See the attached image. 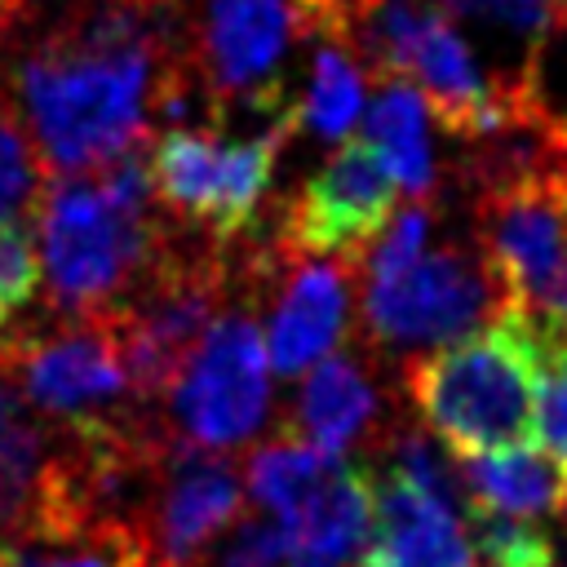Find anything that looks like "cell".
Masks as SVG:
<instances>
[{
  "mask_svg": "<svg viewBox=\"0 0 567 567\" xmlns=\"http://www.w3.org/2000/svg\"><path fill=\"white\" fill-rule=\"evenodd\" d=\"M279 292L266 328V354L279 377H301L341 341L350 319V266L328 257H297L284 248Z\"/></svg>",
  "mask_w": 567,
  "mask_h": 567,
  "instance_id": "11",
  "label": "cell"
},
{
  "mask_svg": "<svg viewBox=\"0 0 567 567\" xmlns=\"http://www.w3.org/2000/svg\"><path fill=\"white\" fill-rule=\"evenodd\" d=\"M536 332H540L536 443L567 465V319H536Z\"/></svg>",
  "mask_w": 567,
  "mask_h": 567,
  "instance_id": "21",
  "label": "cell"
},
{
  "mask_svg": "<svg viewBox=\"0 0 567 567\" xmlns=\"http://www.w3.org/2000/svg\"><path fill=\"white\" fill-rule=\"evenodd\" d=\"M505 288L478 248H425L412 266L363 275V332L381 350L447 346L505 315Z\"/></svg>",
  "mask_w": 567,
  "mask_h": 567,
  "instance_id": "5",
  "label": "cell"
},
{
  "mask_svg": "<svg viewBox=\"0 0 567 567\" xmlns=\"http://www.w3.org/2000/svg\"><path fill=\"white\" fill-rule=\"evenodd\" d=\"M474 518V549L487 567H554V536L532 527L527 518L501 514H470Z\"/></svg>",
  "mask_w": 567,
  "mask_h": 567,
  "instance_id": "24",
  "label": "cell"
},
{
  "mask_svg": "<svg viewBox=\"0 0 567 567\" xmlns=\"http://www.w3.org/2000/svg\"><path fill=\"white\" fill-rule=\"evenodd\" d=\"M0 567H4V558H0Z\"/></svg>",
  "mask_w": 567,
  "mask_h": 567,
  "instance_id": "26",
  "label": "cell"
},
{
  "mask_svg": "<svg viewBox=\"0 0 567 567\" xmlns=\"http://www.w3.org/2000/svg\"><path fill=\"white\" fill-rule=\"evenodd\" d=\"M315 35L306 0H204L190 35V80L217 102H252L284 111L275 71L292 40Z\"/></svg>",
  "mask_w": 567,
  "mask_h": 567,
  "instance_id": "7",
  "label": "cell"
},
{
  "mask_svg": "<svg viewBox=\"0 0 567 567\" xmlns=\"http://www.w3.org/2000/svg\"><path fill=\"white\" fill-rule=\"evenodd\" d=\"M40 217V270L58 315H111L168 244L151 164L137 151L93 173L49 177Z\"/></svg>",
  "mask_w": 567,
  "mask_h": 567,
  "instance_id": "1",
  "label": "cell"
},
{
  "mask_svg": "<svg viewBox=\"0 0 567 567\" xmlns=\"http://www.w3.org/2000/svg\"><path fill=\"white\" fill-rule=\"evenodd\" d=\"M40 244L27 217L0 221V332L31 306L40 288Z\"/></svg>",
  "mask_w": 567,
  "mask_h": 567,
  "instance_id": "23",
  "label": "cell"
},
{
  "mask_svg": "<svg viewBox=\"0 0 567 567\" xmlns=\"http://www.w3.org/2000/svg\"><path fill=\"white\" fill-rule=\"evenodd\" d=\"M301 111H284L248 137H221L217 128H164L146 155L155 199L182 217L186 226L204 230L217 244L244 235L261 208L270 186L275 159L292 137Z\"/></svg>",
  "mask_w": 567,
  "mask_h": 567,
  "instance_id": "4",
  "label": "cell"
},
{
  "mask_svg": "<svg viewBox=\"0 0 567 567\" xmlns=\"http://www.w3.org/2000/svg\"><path fill=\"white\" fill-rule=\"evenodd\" d=\"M244 478L235 465L208 447L173 439L164 452L142 536L159 567H195V558L239 518Z\"/></svg>",
  "mask_w": 567,
  "mask_h": 567,
  "instance_id": "9",
  "label": "cell"
},
{
  "mask_svg": "<svg viewBox=\"0 0 567 567\" xmlns=\"http://www.w3.org/2000/svg\"><path fill=\"white\" fill-rule=\"evenodd\" d=\"M363 142L385 164L399 190H408L412 199L434 195L439 168H434V146H430V111H425V97L408 80H381V93L368 106Z\"/></svg>",
  "mask_w": 567,
  "mask_h": 567,
  "instance_id": "15",
  "label": "cell"
},
{
  "mask_svg": "<svg viewBox=\"0 0 567 567\" xmlns=\"http://www.w3.org/2000/svg\"><path fill=\"white\" fill-rule=\"evenodd\" d=\"M195 567H288L284 523L270 514H239L199 558Z\"/></svg>",
  "mask_w": 567,
  "mask_h": 567,
  "instance_id": "22",
  "label": "cell"
},
{
  "mask_svg": "<svg viewBox=\"0 0 567 567\" xmlns=\"http://www.w3.org/2000/svg\"><path fill=\"white\" fill-rule=\"evenodd\" d=\"M22 4H27V0H0V44H4V35L13 31V22H18Z\"/></svg>",
  "mask_w": 567,
  "mask_h": 567,
  "instance_id": "25",
  "label": "cell"
},
{
  "mask_svg": "<svg viewBox=\"0 0 567 567\" xmlns=\"http://www.w3.org/2000/svg\"><path fill=\"white\" fill-rule=\"evenodd\" d=\"M49 168L31 142L22 111L0 93V221L31 217L44 199Z\"/></svg>",
  "mask_w": 567,
  "mask_h": 567,
  "instance_id": "20",
  "label": "cell"
},
{
  "mask_svg": "<svg viewBox=\"0 0 567 567\" xmlns=\"http://www.w3.org/2000/svg\"><path fill=\"white\" fill-rule=\"evenodd\" d=\"M354 567H478V558L456 505L390 465L377 478L372 532Z\"/></svg>",
  "mask_w": 567,
  "mask_h": 567,
  "instance_id": "10",
  "label": "cell"
},
{
  "mask_svg": "<svg viewBox=\"0 0 567 567\" xmlns=\"http://www.w3.org/2000/svg\"><path fill=\"white\" fill-rule=\"evenodd\" d=\"M4 567H159L128 523H71L13 536Z\"/></svg>",
  "mask_w": 567,
  "mask_h": 567,
  "instance_id": "17",
  "label": "cell"
},
{
  "mask_svg": "<svg viewBox=\"0 0 567 567\" xmlns=\"http://www.w3.org/2000/svg\"><path fill=\"white\" fill-rule=\"evenodd\" d=\"M58 443L22 412V399L0 377V527L9 536L27 532L40 514Z\"/></svg>",
  "mask_w": 567,
  "mask_h": 567,
  "instance_id": "16",
  "label": "cell"
},
{
  "mask_svg": "<svg viewBox=\"0 0 567 567\" xmlns=\"http://www.w3.org/2000/svg\"><path fill=\"white\" fill-rule=\"evenodd\" d=\"M359 106H363V71H359V62L350 58L346 44L323 40L319 53H315V66H310L306 102L297 106L301 120L310 124L315 137L341 142L354 128Z\"/></svg>",
  "mask_w": 567,
  "mask_h": 567,
  "instance_id": "19",
  "label": "cell"
},
{
  "mask_svg": "<svg viewBox=\"0 0 567 567\" xmlns=\"http://www.w3.org/2000/svg\"><path fill=\"white\" fill-rule=\"evenodd\" d=\"M0 377L22 403L66 434L146 421L111 315H58L35 328L0 332Z\"/></svg>",
  "mask_w": 567,
  "mask_h": 567,
  "instance_id": "3",
  "label": "cell"
},
{
  "mask_svg": "<svg viewBox=\"0 0 567 567\" xmlns=\"http://www.w3.org/2000/svg\"><path fill=\"white\" fill-rule=\"evenodd\" d=\"M332 465H337V456H323L319 447H310L306 439H297L292 430H284V434L266 439V443L248 456L244 483H248L252 501H257L270 518L288 523V518L319 492V483L328 478Z\"/></svg>",
  "mask_w": 567,
  "mask_h": 567,
  "instance_id": "18",
  "label": "cell"
},
{
  "mask_svg": "<svg viewBox=\"0 0 567 567\" xmlns=\"http://www.w3.org/2000/svg\"><path fill=\"white\" fill-rule=\"evenodd\" d=\"M394 177L363 137L341 142L284 208L279 244L297 257H328L359 266L385 221L394 217Z\"/></svg>",
  "mask_w": 567,
  "mask_h": 567,
  "instance_id": "8",
  "label": "cell"
},
{
  "mask_svg": "<svg viewBox=\"0 0 567 567\" xmlns=\"http://www.w3.org/2000/svg\"><path fill=\"white\" fill-rule=\"evenodd\" d=\"M377 408L381 399L363 377V368L350 354H328L306 372L292 399L288 430L310 447H319L323 456H341L354 439L368 434V425L377 421Z\"/></svg>",
  "mask_w": 567,
  "mask_h": 567,
  "instance_id": "14",
  "label": "cell"
},
{
  "mask_svg": "<svg viewBox=\"0 0 567 567\" xmlns=\"http://www.w3.org/2000/svg\"><path fill=\"white\" fill-rule=\"evenodd\" d=\"M461 492L470 514H501V518H540L563 514L567 505V465L545 447H496L461 456Z\"/></svg>",
  "mask_w": 567,
  "mask_h": 567,
  "instance_id": "13",
  "label": "cell"
},
{
  "mask_svg": "<svg viewBox=\"0 0 567 567\" xmlns=\"http://www.w3.org/2000/svg\"><path fill=\"white\" fill-rule=\"evenodd\" d=\"M403 394L456 456L527 443L540 394L536 319L505 310L470 337L412 354L403 363Z\"/></svg>",
  "mask_w": 567,
  "mask_h": 567,
  "instance_id": "2",
  "label": "cell"
},
{
  "mask_svg": "<svg viewBox=\"0 0 567 567\" xmlns=\"http://www.w3.org/2000/svg\"><path fill=\"white\" fill-rule=\"evenodd\" d=\"M377 483L359 465H332L319 492L284 523L288 567H354L368 545Z\"/></svg>",
  "mask_w": 567,
  "mask_h": 567,
  "instance_id": "12",
  "label": "cell"
},
{
  "mask_svg": "<svg viewBox=\"0 0 567 567\" xmlns=\"http://www.w3.org/2000/svg\"><path fill=\"white\" fill-rule=\"evenodd\" d=\"M270 354L252 315H217L168 390V425L195 447L244 443L270 408Z\"/></svg>",
  "mask_w": 567,
  "mask_h": 567,
  "instance_id": "6",
  "label": "cell"
}]
</instances>
